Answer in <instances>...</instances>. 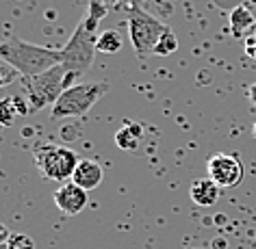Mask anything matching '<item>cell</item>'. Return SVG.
<instances>
[{
    "label": "cell",
    "mask_w": 256,
    "mask_h": 249,
    "mask_svg": "<svg viewBox=\"0 0 256 249\" xmlns=\"http://www.w3.org/2000/svg\"><path fill=\"white\" fill-rule=\"evenodd\" d=\"M0 59L26 78V76H40L59 65L63 61V54L61 50L28 43L20 37H9L0 43Z\"/></svg>",
    "instance_id": "cell-1"
},
{
    "label": "cell",
    "mask_w": 256,
    "mask_h": 249,
    "mask_svg": "<svg viewBox=\"0 0 256 249\" xmlns=\"http://www.w3.org/2000/svg\"><path fill=\"white\" fill-rule=\"evenodd\" d=\"M100 20L87 15L82 17L80 24L76 26L74 35L70 37V41L61 48L63 61L61 65L68 69L70 78H78L89 69V65L94 63V54L98 52L96 43H98V37H96V26H98Z\"/></svg>",
    "instance_id": "cell-2"
},
{
    "label": "cell",
    "mask_w": 256,
    "mask_h": 249,
    "mask_svg": "<svg viewBox=\"0 0 256 249\" xmlns=\"http://www.w3.org/2000/svg\"><path fill=\"white\" fill-rule=\"evenodd\" d=\"M70 82H72V78H70L68 69L61 63L40 76H26V78H22L24 98L28 100L30 113H37L44 106L54 104L61 98V93L68 87H72Z\"/></svg>",
    "instance_id": "cell-3"
},
{
    "label": "cell",
    "mask_w": 256,
    "mask_h": 249,
    "mask_svg": "<svg viewBox=\"0 0 256 249\" xmlns=\"http://www.w3.org/2000/svg\"><path fill=\"white\" fill-rule=\"evenodd\" d=\"M108 91V82H82V85H72L61 93V98L52 104V119L63 117H78L85 115L102 95Z\"/></svg>",
    "instance_id": "cell-4"
},
{
    "label": "cell",
    "mask_w": 256,
    "mask_h": 249,
    "mask_svg": "<svg viewBox=\"0 0 256 249\" xmlns=\"http://www.w3.org/2000/svg\"><path fill=\"white\" fill-rule=\"evenodd\" d=\"M168 28L170 26H165L161 20H156L154 15H150L148 11L139 7H130L128 11V33H130V43L139 59L154 54L156 43Z\"/></svg>",
    "instance_id": "cell-5"
},
{
    "label": "cell",
    "mask_w": 256,
    "mask_h": 249,
    "mask_svg": "<svg viewBox=\"0 0 256 249\" xmlns=\"http://www.w3.org/2000/svg\"><path fill=\"white\" fill-rule=\"evenodd\" d=\"M35 161H37L40 174L54 182L72 180L76 165H78L74 150L66 148V145H52V143L40 145L35 150Z\"/></svg>",
    "instance_id": "cell-6"
},
{
    "label": "cell",
    "mask_w": 256,
    "mask_h": 249,
    "mask_svg": "<svg viewBox=\"0 0 256 249\" xmlns=\"http://www.w3.org/2000/svg\"><path fill=\"white\" fill-rule=\"evenodd\" d=\"M206 171L208 178L220 189H232L243 180V163L239 161V156L226 154V152L210 156L206 163Z\"/></svg>",
    "instance_id": "cell-7"
},
{
    "label": "cell",
    "mask_w": 256,
    "mask_h": 249,
    "mask_svg": "<svg viewBox=\"0 0 256 249\" xmlns=\"http://www.w3.org/2000/svg\"><path fill=\"white\" fill-rule=\"evenodd\" d=\"M54 206L61 210L63 215H78L82 213V208L87 206V191L80 189L78 184H74L70 180L68 184H61L59 189L54 191Z\"/></svg>",
    "instance_id": "cell-8"
},
{
    "label": "cell",
    "mask_w": 256,
    "mask_h": 249,
    "mask_svg": "<svg viewBox=\"0 0 256 249\" xmlns=\"http://www.w3.org/2000/svg\"><path fill=\"white\" fill-rule=\"evenodd\" d=\"M72 182L78 184V187L85 191H94L96 187H100V182H102V167L96 161L80 158L78 165H76L74 176H72Z\"/></svg>",
    "instance_id": "cell-9"
},
{
    "label": "cell",
    "mask_w": 256,
    "mask_h": 249,
    "mask_svg": "<svg viewBox=\"0 0 256 249\" xmlns=\"http://www.w3.org/2000/svg\"><path fill=\"white\" fill-rule=\"evenodd\" d=\"M189 195L198 206H215L217 200H220V187L210 178H200V180L191 184Z\"/></svg>",
    "instance_id": "cell-10"
},
{
    "label": "cell",
    "mask_w": 256,
    "mask_h": 249,
    "mask_svg": "<svg viewBox=\"0 0 256 249\" xmlns=\"http://www.w3.org/2000/svg\"><path fill=\"white\" fill-rule=\"evenodd\" d=\"M144 137V128L139 124H128L124 128L118 130V135H115V143L120 145V150L124 152H132L139 148V141H142Z\"/></svg>",
    "instance_id": "cell-11"
},
{
    "label": "cell",
    "mask_w": 256,
    "mask_h": 249,
    "mask_svg": "<svg viewBox=\"0 0 256 249\" xmlns=\"http://www.w3.org/2000/svg\"><path fill=\"white\" fill-rule=\"evenodd\" d=\"M254 26V15L250 13V9L246 4H239L230 11V30H232L234 37L246 35L250 28Z\"/></svg>",
    "instance_id": "cell-12"
},
{
    "label": "cell",
    "mask_w": 256,
    "mask_h": 249,
    "mask_svg": "<svg viewBox=\"0 0 256 249\" xmlns=\"http://www.w3.org/2000/svg\"><path fill=\"white\" fill-rule=\"evenodd\" d=\"M122 46H124V37L118 28H108L104 30L102 35H98V43H96V48H98V52H104V54H113V52H120Z\"/></svg>",
    "instance_id": "cell-13"
},
{
    "label": "cell",
    "mask_w": 256,
    "mask_h": 249,
    "mask_svg": "<svg viewBox=\"0 0 256 249\" xmlns=\"http://www.w3.org/2000/svg\"><path fill=\"white\" fill-rule=\"evenodd\" d=\"M18 117H20V113H18L14 95H11V98L0 100V126H14V121Z\"/></svg>",
    "instance_id": "cell-14"
},
{
    "label": "cell",
    "mask_w": 256,
    "mask_h": 249,
    "mask_svg": "<svg viewBox=\"0 0 256 249\" xmlns=\"http://www.w3.org/2000/svg\"><path fill=\"white\" fill-rule=\"evenodd\" d=\"M176 48H178V39H176V35L168 28V30L163 33L161 39H158L156 48H154V54H158V56H168V54H172V52H176Z\"/></svg>",
    "instance_id": "cell-15"
},
{
    "label": "cell",
    "mask_w": 256,
    "mask_h": 249,
    "mask_svg": "<svg viewBox=\"0 0 256 249\" xmlns=\"http://www.w3.org/2000/svg\"><path fill=\"white\" fill-rule=\"evenodd\" d=\"M7 249H35V241L30 239L28 234L18 232V234H11V239L7 243Z\"/></svg>",
    "instance_id": "cell-16"
},
{
    "label": "cell",
    "mask_w": 256,
    "mask_h": 249,
    "mask_svg": "<svg viewBox=\"0 0 256 249\" xmlns=\"http://www.w3.org/2000/svg\"><path fill=\"white\" fill-rule=\"evenodd\" d=\"M18 74H20L18 69H14V67L9 65V63H4L2 59H0V89L7 87L9 82H14Z\"/></svg>",
    "instance_id": "cell-17"
},
{
    "label": "cell",
    "mask_w": 256,
    "mask_h": 249,
    "mask_svg": "<svg viewBox=\"0 0 256 249\" xmlns=\"http://www.w3.org/2000/svg\"><path fill=\"white\" fill-rule=\"evenodd\" d=\"M106 11H108V7L104 4V0H92V2H89V15L96 17V20H102V17L106 15Z\"/></svg>",
    "instance_id": "cell-18"
},
{
    "label": "cell",
    "mask_w": 256,
    "mask_h": 249,
    "mask_svg": "<svg viewBox=\"0 0 256 249\" xmlns=\"http://www.w3.org/2000/svg\"><path fill=\"white\" fill-rule=\"evenodd\" d=\"M246 54L256 61V28L246 37Z\"/></svg>",
    "instance_id": "cell-19"
},
{
    "label": "cell",
    "mask_w": 256,
    "mask_h": 249,
    "mask_svg": "<svg viewBox=\"0 0 256 249\" xmlns=\"http://www.w3.org/2000/svg\"><path fill=\"white\" fill-rule=\"evenodd\" d=\"M9 239H11V230L4 223H0V245H7Z\"/></svg>",
    "instance_id": "cell-20"
},
{
    "label": "cell",
    "mask_w": 256,
    "mask_h": 249,
    "mask_svg": "<svg viewBox=\"0 0 256 249\" xmlns=\"http://www.w3.org/2000/svg\"><path fill=\"white\" fill-rule=\"evenodd\" d=\"M248 95H250V100H252V104H256V82H254V85H250Z\"/></svg>",
    "instance_id": "cell-21"
},
{
    "label": "cell",
    "mask_w": 256,
    "mask_h": 249,
    "mask_svg": "<svg viewBox=\"0 0 256 249\" xmlns=\"http://www.w3.org/2000/svg\"><path fill=\"white\" fill-rule=\"evenodd\" d=\"M252 135L256 137V121H254V126H252Z\"/></svg>",
    "instance_id": "cell-22"
}]
</instances>
